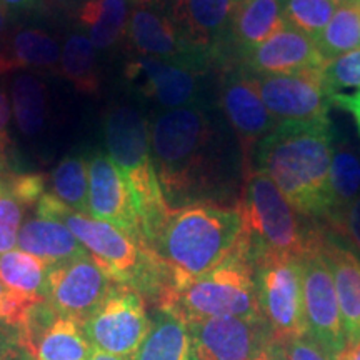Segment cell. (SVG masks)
<instances>
[{
    "label": "cell",
    "instance_id": "obj_9",
    "mask_svg": "<svg viewBox=\"0 0 360 360\" xmlns=\"http://www.w3.org/2000/svg\"><path fill=\"white\" fill-rule=\"evenodd\" d=\"M217 94L220 109L240 150L245 182L255 170L254 159L259 143L278 122L264 105L254 75L233 62L219 70Z\"/></svg>",
    "mask_w": 360,
    "mask_h": 360
},
{
    "label": "cell",
    "instance_id": "obj_1",
    "mask_svg": "<svg viewBox=\"0 0 360 360\" xmlns=\"http://www.w3.org/2000/svg\"><path fill=\"white\" fill-rule=\"evenodd\" d=\"M232 130L212 107L162 110L150 124V148L165 204L180 207L217 202L238 204L244 172Z\"/></svg>",
    "mask_w": 360,
    "mask_h": 360
},
{
    "label": "cell",
    "instance_id": "obj_27",
    "mask_svg": "<svg viewBox=\"0 0 360 360\" xmlns=\"http://www.w3.org/2000/svg\"><path fill=\"white\" fill-rule=\"evenodd\" d=\"M92 350L82 328L57 315L40 334L32 355L35 360H90Z\"/></svg>",
    "mask_w": 360,
    "mask_h": 360
},
{
    "label": "cell",
    "instance_id": "obj_17",
    "mask_svg": "<svg viewBox=\"0 0 360 360\" xmlns=\"http://www.w3.org/2000/svg\"><path fill=\"white\" fill-rule=\"evenodd\" d=\"M187 327L193 360H250L274 339L264 319H204Z\"/></svg>",
    "mask_w": 360,
    "mask_h": 360
},
{
    "label": "cell",
    "instance_id": "obj_48",
    "mask_svg": "<svg viewBox=\"0 0 360 360\" xmlns=\"http://www.w3.org/2000/svg\"><path fill=\"white\" fill-rule=\"evenodd\" d=\"M342 2H360V0H342Z\"/></svg>",
    "mask_w": 360,
    "mask_h": 360
},
{
    "label": "cell",
    "instance_id": "obj_32",
    "mask_svg": "<svg viewBox=\"0 0 360 360\" xmlns=\"http://www.w3.org/2000/svg\"><path fill=\"white\" fill-rule=\"evenodd\" d=\"M52 192L65 207L74 212H89V174L87 159L82 155H70L60 160L52 172Z\"/></svg>",
    "mask_w": 360,
    "mask_h": 360
},
{
    "label": "cell",
    "instance_id": "obj_40",
    "mask_svg": "<svg viewBox=\"0 0 360 360\" xmlns=\"http://www.w3.org/2000/svg\"><path fill=\"white\" fill-rule=\"evenodd\" d=\"M287 360H335L305 334L285 344Z\"/></svg>",
    "mask_w": 360,
    "mask_h": 360
},
{
    "label": "cell",
    "instance_id": "obj_43",
    "mask_svg": "<svg viewBox=\"0 0 360 360\" xmlns=\"http://www.w3.org/2000/svg\"><path fill=\"white\" fill-rule=\"evenodd\" d=\"M250 360H287L285 345L272 339L267 345H264Z\"/></svg>",
    "mask_w": 360,
    "mask_h": 360
},
{
    "label": "cell",
    "instance_id": "obj_39",
    "mask_svg": "<svg viewBox=\"0 0 360 360\" xmlns=\"http://www.w3.org/2000/svg\"><path fill=\"white\" fill-rule=\"evenodd\" d=\"M11 102L4 90H0V175L12 174V141L8 135L11 124Z\"/></svg>",
    "mask_w": 360,
    "mask_h": 360
},
{
    "label": "cell",
    "instance_id": "obj_11",
    "mask_svg": "<svg viewBox=\"0 0 360 360\" xmlns=\"http://www.w3.org/2000/svg\"><path fill=\"white\" fill-rule=\"evenodd\" d=\"M148 327L150 317L143 297L132 287L117 283L105 302L80 328L94 350L132 360Z\"/></svg>",
    "mask_w": 360,
    "mask_h": 360
},
{
    "label": "cell",
    "instance_id": "obj_13",
    "mask_svg": "<svg viewBox=\"0 0 360 360\" xmlns=\"http://www.w3.org/2000/svg\"><path fill=\"white\" fill-rule=\"evenodd\" d=\"M238 0H170L167 11L180 37L215 70L232 62L231 27Z\"/></svg>",
    "mask_w": 360,
    "mask_h": 360
},
{
    "label": "cell",
    "instance_id": "obj_7",
    "mask_svg": "<svg viewBox=\"0 0 360 360\" xmlns=\"http://www.w3.org/2000/svg\"><path fill=\"white\" fill-rule=\"evenodd\" d=\"M238 204L252 262L264 254L300 257L321 231V224L297 212L272 179L257 169L245 179Z\"/></svg>",
    "mask_w": 360,
    "mask_h": 360
},
{
    "label": "cell",
    "instance_id": "obj_42",
    "mask_svg": "<svg viewBox=\"0 0 360 360\" xmlns=\"http://www.w3.org/2000/svg\"><path fill=\"white\" fill-rule=\"evenodd\" d=\"M330 101H332V105L339 107V109H344L352 114L355 124H357L359 135H360V90H357L355 94L335 92L332 94Z\"/></svg>",
    "mask_w": 360,
    "mask_h": 360
},
{
    "label": "cell",
    "instance_id": "obj_12",
    "mask_svg": "<svg viewBox=\"0 0 360 360\" xmlns=\"http://www.w3.org/2000/svg\"><path fill=\"white\" fill-rule=\"evenodd\" d=\"M117 283L90 255H84L49 267L47 302L58 317L82 327Z\"/></svg>",
    "mask_w": 360,
    "mask_h": 360
},
{
    "label": "cell",
    "instance_id": "obj_22",
    "mask_svg": "<svg viewBox=\"0 0 360 360\" xmlns=\"http://www.w3.org/2000/svg\"><path fill=\"white\" fill-rule=\"evenodd\" d=\"M285 27L281 0H238L232 15V57L277 34Z\"/></svg>",
    "mask_w": 360,
    "mask_h": 360
},
{
    "label": "cell",
    "instance_id": "obj_15",
    "mask_svg": "<svg viewBox=\"0 0 360 360\" xmlns=\"http://www.w3.org/2000/svg\"><path fill=\"white\" fill-rule=\"evenodd\" d=\"M322 69L254 77L264 105L278 124L328 119L332 94L323 84Z\"/></svg>",
    "mask_w": 360,
    "mask_h": 360
},
{
    "label": "cell",
    "instance_id": "obj_46",
    "mask_svg": "<svg viewBox=\"0 0 360 360\" xmlns=\"http://www.w3.org/2000/svg\"><path fill=\"white\" fill-rule=\"evenodd\" d=\"M11 17H12V13L0 6V37H4V34L7 32V27H8V22H11Z\"/></svg>",
    "mask_w": 360,
    "mask_h": 360
},
{
    "label": "cell",
    "instance_id": "obj_26",
    "mask_svg": "<svg viewBox=\"0 0 360 360\" xmlns=\"http://www.w3.org/2000/svg\"><path fill=\"white\" fill-rule=\"evenodd\" d=\"M360 195V155L347 142L334 143L328 172V214L326 220ZM323 220V222H326ZM322 222V224H323Z\"/></svg>",
    "mask_w": 360,
    "mask_h": 360
},
{
    "label": "cell",
    "instance_id": "obj_29",
    "mask_svg": "<svg viewBox=\"0 0 360 360\" xmlns=\"http://www.w3.org/2000/svg\"><path fill=\"white\" fill-rule=\"evenodd\" d=\"M314 40L326 62L360 51V2L339 4L334 17Z\"/></svg>",
    "mask_w": 360,
    "mask_h": 360
},
{
    "label": "cell",
    "instance_id": "obj_23",
    "mask_svg": "<svg viewBox=\"0 0 360 360\" xmlns=\"http://www.w3.org/2000/svg\"><path fill=\"white\" fill-rule=\"evenodd\" d=\"M132 360H193L187 323L165 310L155 309L146 339Z\"/></svg>",
    "mask_w": 360,
    "mask_h": 360
},
{
    "label": "cell",
    "instance_id": "obj_25",
    "mask_svg": "<svg viewBox=\"0 0 360 360\" xmlns=\"http://www.w3.org/2000/svg\"><path fill=\"white\" fill-rule=\"evenodd\" d=\"M60 53L52 35L25 27L13 35L7 51L0 53V69H52L60 64Z\"/></svg>",
    "mask_w": 360,
    "mask_h": 360
},
{
    "label": "cell",
    "instance_id": "obj_4",
    "mask_svg": "<svg viewBox=\"0 0 360 360\" xmlns=\"http://www.w3.org/2000/svg\"><path fill=\"white\" fill-rule=\"evenodd\" d=\"M37 217L64 224L89 255L115 282L132 287L157 304L174 285V274L154 250L139 244L115 225L74 212L56 195L45 192L37 202Z\"/></svg>",
    "mask_w": 360,
    "mask_h": 360
},
{
    "label": "cell",
    "instance_id": "obj_8",
    "mask_svg": "<svg viewBox=\"0 0 360 360\" xmlns=\"http://www.w3.org/2000/svg\"><path fill=\"white\" fill-rule=\"evenodd\" d=\"M254 269L259 307L274 339L285 345L305 335L300 257L264 254Z\"/></svg>",
    "mask_w": 360,
    "mask_h": 360
},
{
    "label": "cell",
    "instance_id": "obj_19",
    "mask_svg": "<svg viewBox=\"0 0 360 360\" xmlns=\"http://www.w3.org/2000/svg\"><path fill=\"white\" fill-rule=\"evenodd\" d=\"M232 62L254 77L322 69L327 64L312 37L287 25L265 42L237 52Z\"/></svg>",
    "mask_w": 360,
    "mask_h": 360
},
{
    "label": "cell",
    "instance_id": "obj_41",
    "mask_svg": "<svg viewBox=\"0 0 360 360\" xmlns=\"http://www.w3.org/2000/svg\"><path fill=\"white\" fill-rule=\"evenodd\" d=\"M22 347L24 340L19 328L0 323V360H19Z\"/></svg>",
    "mask_w": 360,
    "mask_h": 360
},
{
    "label": "cell",
    "instance_id": "obj_50",
    "mask_svg": "<svg viewBox=\"0 0 360 360\" xmlns=\"http://www.w3.org/2000/svg\"><path fill=\"white\" fill-rule=\"evenodd\" d=\"M137 2H139V0H137Z\"/></svg>",
    "mask_w": 360,
    "mask_h": 360
},
{
    "label": "cell",
    "instance_id": "obj_14",
    "mask_svg": "<svg viewBox=\"0 0 360 360\" xmlns=\"http://www.w3.org/2000/svg\"><path fill=\"white\" fill-rule=\"evenodd\" d=\"M210 70L200 67L137 56L129 60L125 77L142 96L154 101L164 110L180 107L207 105L204 80Z\"/></svg>",
    "mask_w": 360,
    "mask_h": 360
},
{
    "label": "cell",
    "instance_id": "obj_24",
    "mask_svg": "<svg viewBox=\"0 0 360 360\" xmlns=\"http://www.w3.org/2000/svg\"><path fill=\"white\" fill-rule=\"evenodd\" d=\"M137 0H85L79 24L87 30L97 51H109L127 34L130 13Z\"/></svg>",
    "mask_w": 360,
    "mask_h": 360
},
{
    "label": "cell",
    "instance_id": "obj_38",
    "mask_svg": "<svg viewBox=\"0 0 360 360\" xmlns=\"http://www.w3.org/2000/svg\"><path fill=\"white\" fill-rule=\"evenodd\" d=\"M4 182L8 191L17 197L22 204L29 205L39 202L45 193V177L37 174H8L4 175Z\"/></svg>",
    "mask_w": 360,
    "mask_h": 360
},
{
    "label": "cell",
    "instance_id": "obj_33",
    "mask_svg": "<svg viewBox=\"0 0 360 360\" xmlns=\"http://www.w3.org/2000/svg\"><path fill=\"white\" fill-rule=\"evenodd\" d=\"M283 22L287 27L315 39L326 29L339 2L334 0H281Z\"/></svg>",
    "mask_w": 360,
    "mask_h": 360
},
{
    "label": "cell",
    "instance_id": "obj_21",
    "mask_svg": "<svg viewBox=\"0 0 360 360\" xmlns=\"http://www.w3.org/2000/svg\"><path fill=\"white\" fill-rule=\"evenodd\" d=\"M17 249L40 259L49 267L89 255V252L64 224L42 217L22 222L17 237Z\"/></svg>",
    "mask_w": 360,
    "mask_h": 360
},
{
    "label": "cell",
    "instance_id": "obj_18",
    "mask_svg": "<svg viewBox=\"0 0 360 360\" xmlns=\"http://www.w3.org/2000/svg\"><path fill=\"white\" fill-rule=\"evenodd\" d=\"M125 35L137 56L180 62L210 72L215 70L209 60H205L180 37L177 27L170 19L167 6L160 4V0L135 2Z\"/></svg>",
    "mask_w": 360,
    "mask_h": 360
},
{
    "label": "cell",
    "instance_id": "obj_31",
    "mask_svg": "<svg viewBox=\"0 0 360 360\" xmlns=\"http://www.w3.org/2000/svg\"><path fill=\"white\" fill-rule=\"evenodd\" d=\"M49 265L22 250L0 255V281L20 294L47 299Z\"/></svg>",
    "mask_w": 360,
    "mask_h": 360
},
{
    "label": "cell",
    "instance_id": "obj_5",
    "mask_svg": "<svg viewBox=\"0 0 360 360\" xmlns=\"http://www.w3.org/2000/svg\"><path fill=\"white\" fill-rule=\"evenodd\" d=\"M157 309L186 323L217 317L264 319L245 236L225 262L204 276L170 287L157 302Z\"/></svg>",
    "mask_w": 360,
    "mask_h": 360
},
{
    "label": "cell",
    "instance_id": "obj_20",
    "mask_svg": "<svg viewBox=\"0 0 360 360\" xmlns=\"http://www.w3.org/2000/svg\"><path fill=\"white\" fill-rule=\"evenodd\" d=\"M322 254L330 269L349 345L360 340V255L322 225Z\"/></svg>",
    "mask_w": 360,
    "mask_h": 360
},
{
    "label": "cell",
    "instance_id": "obj_49",
    "mask_svg": "<svg viewBox=\"0 0 360 360\" xmlns=\"http://www.w3.org/2000/svg\"><path fill=\"white\" fill-rule=\"evenodd\" d=\"M334 2H339V4H340V2H342V0H334Z\"/></svg>",
    "mask_w": 360,
    "mask_h": 360
},
{
    "label": "cell",
    "instance_id": "obj_28",
    "mask_svg": "<svg viewBox=\"0 0 360 360\" xmlns=\"http://www.w3.org/2000/svg\"><path fill=\"white\" fill-rule=\"evenodd\" d=\"M12 114L19 130L27 137H34L44 129L47 119L45 85L35 75L24 72L12 84Z\"/></svg>",
    "mask_w": 360,
    "mask_h": 360
},
{
    "label": "cell",
    "instance_id": "obj_30",
    "mask_svg": "<svg viewBox=\"0 0 360 360\" xmlns=\"http://www.w3.org/2000/svg\"><path fill=\"white\" fill-rule=\"evenodd\" d=\"M60 65L65 79L75 89L85 94H96L98 90L97 49L82 32H74L67 37L60 53Z\"/></svg>",
    "mask_w": 360,
    "mask_h": 360
},
{
    "label": "cell",
    "instance_id": "obj_36",
    "mask_svg": "<svg viewBox=\"0 0 360 360\" xmlns=\"http://www.w3.org/2000/svg\"><path fill=\"white\" fill-rule=\"evenodd\" d=\"M44 297L27 295L15 292L0 281V323L20 328L25 326L27 319L35 305L44 302Z\"/></svg>",
    "mask_w": 360,
    "mask_h": 360
},
{
    "label": "cell",
    "instance_id": "obj_3",
    "mask_svg": "<svg viewBox=\"0 0 360 360\" xmlns=\"http://www.w3.org/2000/svg\"><path fill=\"white\" fill-rule=\"evenodd\" d=\"M242 240L240 204L199 202L170 210L150 249L169 265L177 285L225 262Z\"/></svg>",
    "mask_w": 360,
    "mask_h": 360
},
{
    "label": "cell",
    "instance_id": "obj_10",
    "mask_svg": "<svg viewBox=\"0 0 360 360\" xmlns=\"http://www.w3.org/2000/svg\"><path fill=\"white\" fill-rule=\"evenodd\" d=\"M322 225L309 249L300 255L305 334L326 352L339 359L347 347L330 269L321 247Z\"/></svg>",
    "mask_w": 360,
    "mask_h": 360
},
{
    "label": "cell",
    "instance_id": "obj_6",
    "mask_svg": "<svg viewBox=\"0 0 360 360\" xmlns=\"http://www.w3.org/2000/svg\"><path fill=\"white\" fill-rule=\"evenodd\" d=\"M107 155L127 180L150 247L170 209L165 204L150 148V125L132 105H115L103 119Z\"/></svg>",
    "mask_w": 360,
    "mask_h": 360
},
{
    "label": "cell",
    "instance_id": "obj_34",
    "mask_svg": "<svg viewBox=\"0 0 360 360\" xmlns=\"http://www.w3.org/2000/svg\"><path fill=\"white\" fill-rule=\"evenodd\" d=\"M24 217V204L8 191L0 175V255L17 247V237Z\"/></svg>",
    "mask_w": 360,
    "mask_h": 360
},
{
    "label": "cell",
    "instance_id": "obj_44",
    "mask_svg": "<svg viewBox=\"0 0 360 360\" xmlns=\"http://www.w3.org/2000/svg\"><path fill=\"white\" fill-rule=\"evenodd\" d=\"M40 0H0V6L8 11L12 15L15 13H25L37 8Z\"/></svg>",
    "mask_w": 360,
    "mask_h": 360
},
{
    "label": "cell",
    "instance_id": "obj_45",
    "mask_svg": "<svg viewBox=\"0 0 360 360\" xmlns=\"http://www.w3.org/2000/svg\"><path fill=\"white\" fill-rule=\"evenodd\" d=\"M337 360H360V340L357 344L345 347L344 352L339 355V359Z\"/></svg>",
    "mask_w": 360,
    "mask_h": 360
},
{
    "label": "cell",
    "instance_id": "obj_2",
    "mask_svg": "<svg viewBox=\"0 0 360 360\" xmlns=\"http://www.w3.org/2000/svg\"><path fill=\"white\" fill-rule=\"evenodd\" d=\"M334 129L328 119L282 122L255 150V169L269 175L292 207L312 222L328 214Z\"/></svg>",
    "mask_w": 360,
    "mask_h": 360
},
{
    "label": "cell",
    "instance_id": "obj_35",
    "mask_svg": "<svg viewBox=\"0 0 360 360\" xmlns=\"http://www.w3.org/2000/svg\"><path fill=\"white\" fill-rule=\"evenodd\" d=\"M323 84L330 94L340 89L360 87V51H354L328 60L322 69Z\"/></svg>",
    "mask_w": 360,
    "mask_h": 360
},
{
    "label": "cell",
    "instance_id": "obj_47",
    "mask_svg": "<svg viewBox=\"0 0 360 360\" xmlns=\"http://www.w3.org/2000/svg\"><path fill=\"white\" fill-rule=\"evenodd\" d=\"M90 360H125V359H120V357H115V355L101 352V350H92V357H90Z\"/></svg>",
    "mask_w": 360,
    "mask_h": 360
},
{
    "label": "cell",
    "instance_id": "obj_37",
    "mask_svg": "<svg viewBox=\"0 0 360 360\" xmlns=\"http://www.w3.org/2000/svg\"><path fill=\"white\" fill-rule=\"evenodd\" d=\"M360 255V195L321 224Z\"/></svg>",
    "mask_w": 360,
    "mask_h": 360
},
{
    "label": "cell",
    "instance_id": "obj_16",
    "mask_svg": "<svg viewBox=\"0 0 360 360\" xmlns=\"http://www.w3.org/2000/svg\"><path fill=\"white\" fill-rule=\"evenodd\" d=\"M87 174L90 217L115 225L139 244L148 247L134 193L110 157L102 152L90 154L87 157Z\"/></svg>",
    "mask_w": 360,
    "mask_h": 360
}]
</instances>
